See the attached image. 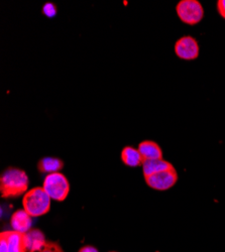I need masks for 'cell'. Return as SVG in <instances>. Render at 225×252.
Masks as SVG:
<instances>
[{
  "instance_id": "cell-1",
  "label": "cell",
  "mask_w": 225,
  "mask_h": 252,
  "mask_svg": "<svg viewBox=\"0 0 225 252\" xmlns=\"http://www.w3.org/2000/svg\"><path fill=\"white\" fill-rule=\"evenodd\" d=\"M29 177L27 173L16 167H8L0 177V192L2 198H17L29 190Z\"/></svg>"
},
{
  "instance_id": "cell-2",
  "label": "cell",
  "mask_w": 225,
  "mask_h": 252,
  "mask_svg": "<svg viewBox=\"0 0 225 252\" xmlns=\"http://www.w3.org/2000/svg\"><path fill=\"white\" fill-rule=\"evenodd\" d=\"M51 198L42 187H35L29 190L23 199L24 210L32 217H39L49 213Z\"/></svg>"
},
{
  "instance_id": "cell-3",
  "label": "cell",
  "mask_w": 225,
  "mask_h": 252,
  "mask_svg": "<svg viewBox=\"0 0 225 252\" xmlns=\"http://www.w3.org/2000/svg\"><path fill=\"white\" fill-rule=\"evenodd\" d=\"M43 188L51 199L59 202L65 201L70 193L69 181L62 173L47 175Z\"/></svg>"
},
{
  "instance_id": "cell-4",
  "label": "cell",
  "mask_w": 225,
  "mask_h": 252,
  "mask_svg": "<svg viewBox=\"0 0 225 252\" xmlns=\"http://www.w3.org/2000/svg\"><path fill=\"white\" fill-rule=\"evenodd\" d=\"M176 10L182 22L191 26L200 23L204 15V9L197 0H182Z\"/></svg>"
},
{
  "instance_id": "cell-5",
  "label": "cell",
  "mask_w": 225,
  "mask_h": 252,
  "mask_svg": "<svg viewBox=\"0 0 225 252\" xmlns=\"http://www.w3.org/2000/svg\"><path fill=\"white\" fill-rule=\"evenodd\" d=\"M149 187L157 191H166L171 189L178 181V175L175 167L171 170L160 172L149 177H145Z\"/></svg>"
},
{
  "instance_id": "cell-6",
  "label": "cell",
  "mask_w": 225,
  "mask_h": 252,
  "mask_svg": "<svg viewBox=\"0 0 225 252\" xmlns=\"http://www.w3.org/2000/svg\"><path fill=\"white\" fill-rule=\"evenodd\" d=\"M175 53L182 60H195L199 56V46L192 36H183L175 45Z\"/></svg>"
},
{
  "instance_id": "cell-7",
  "label": "cell",
  "mask_w": 225,
  "mask_h": 252,
  "mask_svg": "<svg viewBox=\"0 0 225 252\" xmlns=\"http://www.w3.org/2000/svg\"><path fill=\"white\" fill-rule=\"evenodd\" d=\"M3 234L7 240V252H30L27 245L26 233H20L14 230L2 231Z\"/></svg>"
},
{
  "instance_id": "cell-8",
  "label": "cell",
  "mask_w": 225,
  "mask_h": 252,
  "mask_svg": "<svg viewBox=\"0 0 225 252\" xmlns=\"http://www.w3.org/2000/svg\"><path fill=\"white\" fill-rule=\"evenodd\" d=\"M10 225L12 230L20 233H27L32 229V219L26 210H17L10 218Z\"/></svg>"
},
{
  "instance_id": "cell-9",
  "label": "cell",
  "mask_w": 225,
  "mask_h": 252,
  "mask_svg": "<svg viewBox=\"0 0 225 252\" xmlns=\"http://www.w3.org/2000/svg\"><path fill=\"white\" fill-rule=\"evenodd\" d=\"M137 150L139 151L145 160L148 159H161L162 158V152L160 145L152 140H145L138 144Z\"/></svg>"
},
{
  "instance_id": "cell-10",
  "label": "cell",
  "mask_w": 225,
  "mask_h": 252,
  "mask_svg": "<svg viewBox=\"0 0 225 252\" xmlns=\"http://www.w3.org/2000/svg\"><path fill=\"white\" fill-rule=\"evenodd\" d=\"M64 167V161L58 158L46 157L39 159L37 162V170L42 174H53L60 173Z\"/></svg>"
},
{
  "instance_id": "cell-11",
  "label": "cell",
  "mask_w": 225,
  "mask_h": 252,
  "mask_svg": "<svg viewBox=\"0 0 225 252\" xmlns=\"http://www.w3.org/2000/svg\"><path fill=\"white\" fill-rule=\"evenodd\" d=\"M173 167L174 166L169 161L163 160L162 158L148 159V160H145L144 163H142V172H144L145 177H149L160 172L171 170Z\"/></svg>"
},
{
  "instance_id": "cell-12",
  "label": "cell",
  "mask_w": 225,
  "mask_h": 252,
  "mask_svg": "<svg viewBox=\"0 0 225 252\" xmlns=\"http://www.w3.org/2000/svg\"><path fill=\"white\" fill-rule=\"evenodd\" d=\"M121 159L126 165L131 167L142 165V163L145 161V158H142L139 151L137 149L132 148V146H126V148L122 150Z\"/></svg>"
},
{
  "instance_id": "cell-13",
  "label": "cell",
  "mask_w": 225,
  "mask_h": 252,
  "mask_svg": "<svg viewBox=\"0 0 225 252\" xmlns=\"http://www.w3.org/2000/svg\"><path fill=\"white\" fill-rule=\"evenodd\" d=\"M26 240L29 251L42 247L46 242V236L39 229L32 228L29 232L26 233Z\"/></svg>"
},
{
  "instance_id": "cell-14",
  "label": "cell",
  "mask_w": 225,
  "mask_h": 252,
  "mask_svg": "<svg viewBox=\"0 0 225 252\" xmlns=\"http://www.w3.org/2000/svg\"><path fill=\"white\" fill-rule=\"evenodd\" d=\"M30 252H65L58 242L47 241L42 247L31 250Z\"/></svg>"
},
{
  "instance_id": "cell-15",
  "label": "cell",
  "mask_w": 225,
  "mask_h": 252,
  "mask_svg": "<svg viewBox=\"0 0 225 252\" xmlns=\"http://www.w3.org/2000/svg\"><path fill=\"white\" fill-rule=\"evenodd\" d=\"M43 12L45 15L49 16V17H53L57 14V8L56 6L53 4V3H46L44 5V8H43Z\"/></svg>"
},
{
  "instance_id": "cell-16",
  "label": "cell",
  "mask_w": 225,
  "mask_h": 252,
  "mask_svg": "<svg viewBox=\"0 0 225 252\" xmlns=\"http://www.w3.org/2000/svg\"><path fill=\"white\" fill-rule=\"evenodd\" d=\"M7 240L3 234H0V252H7Z\"/></svg>"
},
{
  "instance_id": "cell-17",
  "label": "cell",
  "mask_w": 225,
  "mask_h": 252,
  "mask_svg": "<svg viewBox=\"0 0 225 252\" xmlns=\"http://www.w3.org/2000/svg\"><path fill=\"white\" fill-rule=\"evenodd\" d=\"M217 9L220 15L225 18V0H219L217 2Z\"/></svg>"
},
{
  "instance_id": "cell-18",
  "label": "cell",
  "mask_w": 225,
  "mask_h": 252,
  "mask_svg": "<svg viewBox=\"0 0 225 252\" xmlns=\"http://www.w3.org/2000/svg\"><path fill=\"white\" fill-rule=\"evenodd\" d=\"M78 252H99V251L97 248H95L92 245H86V246H83L82 248H80Z\"/></svg>"
},
{
  "instance_id": "cell-19",
  "label": "cell",
  "mask_w": 225,
  "mask_h": 252,
  "mask_svg": "<svg viewBox=\"0 0 225 252\" xmlns=\"http://www.w3.org/2000/svg\"><path fill=\"white\" fill-rule=\"evenodd\" d=\"M110 252H115V251H110Z\"/></svg>"
}]
</instances>
